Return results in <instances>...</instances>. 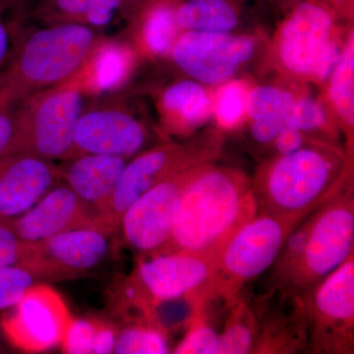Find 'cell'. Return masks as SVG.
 Listing matches in <instances>:
<instances>
[{"instance_id": "cell-1", "label": "cell", "mask_w": 354, "mask_h": 354, "mask_svg": "<svg viewBox=\"0 0 354 354\" xmlns=\"http://www.w3.org/2000/svg\"><path fill=\"white\" fill-rule=\"evenodd\" d=\"M257 214L252 183L243 174L201 165L183 191L171 239L158 253L186 252L216 261Z\"/></svg>"}, {"instance_id": "cell-2", "label": "cell", "mask_w": 354, "mask_h": 354, "mask_svg": "<svg viewBox=\"0 0 354 354\" xmlns=\"http://www.w3.org/2000/svg\"><path fill=\"white\" fill-rule=\"evenodd\" d=\"M353 253L354 197L348 180L288 235L270 268L268 290L304 295Z\"/></svg>"}, {"instance_id": "cell-3", "label": "cell", "mask_w": 354, "mask_h": 354, "mask_svg": "<svg viewBox=\"0 0 354 354\" xmlns=\"http://www.w3.org/2000/svg\"><path fill=\"white\" fill-rule=\"evenodd\" d=\"M102 38L95 28L84 25L21 27L10 58L0 69V104L16 106L28 95L66 82Z\"/></svg>"}, {"instance_id": "cell-4", "label": "cell", "mask_w": 354, "mask_h": 354, "mask_svg": "<svg viewBox=\"0 0 354 354\" xmlns=\"http://www.w3.org/2000/svg\"><path fill=\"white\" fill-rule=\"evenodd\" d=\"M311 212L258 213L221 251L208 283L193 300L192 309H208L218 300L227 304L247 283L269 271L288 235Z\"/></svg>"}, {"instance_id": "cell-5", "label": "cell", "mask_w": 354, "mask_h": 354, "mask_svg": "<svg viewBox=\"0 0 354 354\" xmlns=\"http://www.w3.org/2000/svg\"><path fill=\"white\" fill-rule=\"evenodd\" d=\"M337 158L312 147L281 155L252 184L260 214L311 212L348 180Z\"/></svg>"}, {"instance_id": "cell-6", "label": "cell", "mask_w": 354, "mask_h": 354, "mask_svg": "<svg viewBox=\"0 0 354 354\" xmlns=\"http://www.w3.org/2000/svg\"><path fill=\"white\" fill-rule=\"evenodd\" d=\"M84 97L71 78L18 102L15 153H31L51 162L68 158L74 130L85 108Z\"/></svg>"}, {"instance_id": "cell-7", "label": "cell", "mask_w": 354, "mask_h": 354, "mask_svg": "<svg viewBox=\"0 0 354 354\" xmlns=\"http://www.w3.org/2000/svg\"><path fill=\"white\" fill-rule=\"evenodd\" d=\"M304 297L311 354L354 353V253Z\"/></svg>"}, {"instance_id": "cell-8", "label": "cell", "mask_w": 354, "mask_h": 354, "mask_svg": "<svg viewBox=\"0 0 354 354\" xmlns=\"http://www.w3.org/2000/svg\"><path fill=\"white\" fill-rule=\"evenodd\" d=\"M334 22L324 7L299 4L283 25L279 53L286 69L297 75L326 80L339 62V48L332 39Z\"/></svg>"}, {"instance_id": "cell-9", "label": "cell", "mask_w": 354, "mask_h": 354, "mask_svg": "<svg viewBox=\"0 0 354 354\" xmlns=\"http://www.w3.org/2000/svg\"><path fill=\"white\" fill-rule=\"evenodd\" d=\"M200 165L160 181L123 213L116 232H120L127 248L147 256L160 252L167 245L183 191Z\"/></svg>"}, {"instance_id": "cell-10", "label": "cell", "mask_w": 354, "mask_h": 354, "mask_svg": "<svg viewBox=\"0 0 354 354\" xmlns=\"http://www.w3.org/2000/svg\"><path fill=\"white\" fill-rule=\"evenodd\" d=\"M12 308L0 328L15 348L41 353L62 344L72 317L57 291L48 286L34 285Z\"/></svg>"}, {"instance_id": "cell-11", "label": "cell", "mask_w": 354, "mask_h": 354, "mask_svg": "<svg viewBox=\"0 0 354 354\" xmlns=\"http://www.w3.org/2000/svg\"><path fill=\"white\" fill-rule=\"evenodd\" d=\"M111 234L104 228H77L27 243L23 267L57 281L79 278L108 256Z\"/></svg>"}, {"instance_id": "cell-12", "label": "cell", "mask_w": 354, "mask_h": 354, "mask_svg": "<svg viewBox=\"0 0 354 354\" xmlns=\"http://www.w3.org/2000/svg\"><path fill=\"white\" fill-rule=\"evenodd\" d=\"M255 41L230 32L185 31L172 46L174 64L199 83L220 84L234 75L255 53Z\"/></svg>"}, {"instance_id": "cell-13", "label": "cell", "mask_w": 354, "mask_h": 354, "mask_svg": "<svg viewBox=\"0 0 354 354\" xmlns=\"http://www.w3.org/2000/svg\"><path fill=\"white\" fill-rule=\"evenodd\" d=\"M216 261L186 252L141 256L131 274L153 306L169 300H193L208 283Z\"/></svg>"}, {"instance_id": "cell-14", "label": "cell", "mask_w": 354, "mask_h": 354, "mask_svg": "<svg viewBox=\"0 0 354 354\" xmlns=\"http://www.w3.org/2000/svg\"><path fill=\"white\" fill-rule=\"evenodd\" d=\"M146 141V128L141 121L120 104L104 102L84 108L68 158L100 153L128 160L142 150Z\"/></svg>"}, {"instance_id": "cell-15", "label": "cell", "mask_w": 354, "mask_h": 354, "mask_svg": "<svg viewBox=\"0 0 354 354\" xmlns=\"http://www.w3.org/2000/svg\"><path fill=\"white\" fill-rule=\"evenodd\" d=\"M209 153H199L186 147L165 145L136 156L127 162L118 184L106 220L113 234L123 213L147 191L176 172L203 165Z\"/></svg>"}, {"instance_id": "cell-16", "label": "cell", "mask_w": 354, "mask_h": 354, "mask_svg": "<svg viewBox=\"0 0 354 354\" xmlns=\"http://www.w3.org/2000/svg\"><path fill=\"white\" fill-rule=\"evenodd\" d=\"M2 221L20 241L27 243L41 241L77 228L99 227L109 230L100 216L62 181L24 214Z\"/></svg>"}, {"instance_id": "cell-17", "label": "cell", "mask_w": 354, "mask_h": 354, "mask_svg": "<svg viewBox=\"0 0 354 354\" xmlns=\"http://www.w3.org/2000/svg\"><path fill=\"white\" fill-rule=\"evenodd\" d=\"M57 183L55 162L21 152L0 158V221L22 215Z\"/></svg>"}, {"instance_id": "cell-18", "label": "cell", "mask_w": 354, "mask_h": 354, "mask_svg": "<svg viewBox=\"0 0 354 354\" xmlns=\"http://www.w3.org/2000/svg\"><path fill=\"white\" fill-rule=\"evenodd\" d=\"M254 308L259 320L254 354L305 353L308 337L302 295L267 290Z\"/></svg>"}, {"instance_id": "cell-19", "label": "cell", "mask_w": 354, "mask_h": 354, "mask_svg": "<svg viewBox=\"0 0 354 354\" xmlns=\"http://www.w3.org/2000/svg\"><path fill=\"white\" fill-rule=\"evenodd\" d=\"M127 160L116 156L85 153L65 158L58 165L59 181L71 188L109 230V206Z\"/></svg>"}, {"instance_id": "cell-20", "label": "cell", "mask_w": 354, "mask_h": 354, "mask_svg": "<svg viewBox=\"0 0 354 354\" xmlns=\"http://www.w3.org/2000/svg\"><path fill=\"white\" fill-rule=\"evenodd\" d=\"M134 53L124 41L102 36L85 64L72 77L84 95H102L120 90L129 78Z\"/></svg>"}, {"instance_id": "cell-21", "label": "cell", "mask_w": 354, "mask_h": 354, "mask_svg": "<svg viewBox=\"0 0 354 354\" xmlns=\"http://www.w3.org/2000/svg\"><path fill=\"white\" fill-rule=\"evenodd\" d=\"M140 0H39L34 19L44 25L78 24L97 28L109 25L118 13L129 14Z\"/></svg>"}, {"instance_id": "cell-22", "label": "cell", "mask_w": 354, "mask_h": 354, "mask_svg": "<svg viewBox=\"0 0 354 354\" xmlns=\"http://www.w3.org/2000/svg\"><path fill=\"white\" fill-rule=\"evenodd\" d=\"M139 16V39L143 50L153 57H165L171 53L178 38L174 0H141Z\"/></svg>"}, {"instance_id": "cell-23", "label": "cell", "mask_w": 354, "mask_h": 354, "mask_svg": "<svg viewBox=\"0 0 354 354\" xmlns=\"http://www.w3.org/2000/svg\"><path fill=\"white\" fill-rule=\"evenodd\" d=\"M160 108L165 120L176 131L195 127L209 118L211 100L197 81H181L165 91Z\"/></svg>"}, {"instance_id": "cell-24", "label": "cell", "mask_w": 354, "mask_h": 354, "mask_svg": "<svg viewBox=\"0 0 354 354\" xmlns=\"http://www.w3.org/2000/svg\"><path fill=\"white\" fill-rule=\"evenodd\" d=\"M227 315L218 334V354L253 353L259 335V320L254 306L241 293L225 304Z\"/></svg>"}, {"instance_id": "cell-25", "label": "cell", "mask_w": 354, "mask_h": 354, "mask_svg": "<svg viewBox=\"0 0 354 354\" xmlns=\"http://www.w3.org/2000/svg\"><path fill=\"white\" fill-rule=\"evenodd\" d=\"M176 21L185 31L230 32L239 16L227 0H187L179 4Z\"/></svg>"}, {"instance_id": "cell-26", "label": "cell", "mask_w": 354, "mask_h": 354, "mask_svg": "<svg viewBox=\"0 0 354 354\" xmlns=\"http://www.w3.org/2000/svg\"><path fill=\"white\" fill-rule=\"evenodd\" d=\"M171 353L169 330L155 322L131 323L118 333L114 353L165 354Z\"/></svg>"}, {"instance_id": "cell-27", "label": "cell", "mask_w": 354, "mask_h": 354, "mask_svg": "<svg viewBox=\"0 0 354 354\" xmlns=\"http://www.w3.org/2000/svg\"><path fill=\"white\" fill-rule=\"evenodd\" d=\"M329 95L335 111L342 120L353 127L354 124V39L351 32L344 53L333 71Z\"/></svg>"}, {"instance_id": "cell-28", "label": "cell", "mask_w": 354, "mask_h": 354, "mask_svg": "<svg viewBox=\"0 0 354 354\" xmlns=\"http://www.w3.org/2000/svg\"><path fill=\"white\" fill-rule=\"evenodd\" d=\"M295 95L281 88L262 86L253 88L246 97V113L253 120L281 118L285 120L295 106Z\"/></svg>"}, {"instance_id": "cell-29", "label": "cell", "mask_w": 354, "mask_h": 354, "mask_svg": "<svg viewBox=\"0 0 354 354\" xmlns=\"http://www.w3.org/2000/svg\"><path fill=\"white\" fill-rule=\"evenodd\" d=\"M207 309L192 311L186 322L185 335L174 348L176 354H218V334L211 327Z\"/></svg>"}, {"instance_id": "cell-30", "label": "cell", "mask_w": 354, "mask_h": 354, "mask_svg": "<svg viewBox=\"0 0 354 354\" xmlns=\"http://www.w3.org/2000/svg\"><path fill=\"white\" fill-rule=\"evenodd\" d=\"M38 277L21 266L0 267V311L15 306Z\"/></svg>"}, {"instance_id": "cell-31", "label": "cell", "mask_w": 354, "mask_h": 354, "mask_svg": "<svg viewBox=\"0 0 354 354\" xmlns=\"http://www.w3.org/2000/svg\"><path fill=\"white\" fill-rule=\"evenodd\" d=\"M246 90L239 82L225 83L218 90L216 99V120L221 127H236L246 113Z\"/></svg>"}, {"instance_id": "cell-32", "label": "cell", "mask_w": 354, "mask_h": 354, "mask_svg": "<svg viewBox=\"0 0 354 354\" xmlns=\"http://www.w3.org/2000/svg\"><path fill=\"white\" fill-rule=\"evenodd\" d=\"M327 116L318 102L310 97L297 100L295 106L285 118L286 127L300 132H310L325 127Z\"/></svg>"}, {"instance_id": "cell-33", "label": "cell", "mask_w": 354, "mask_h": 354, "mask_svg": "<svg viewBox=\"0 0 354 354\" xmlns=\"http://www.w3.org/2000/svg\"><path fill=\"white\" fill-rule=\"evenodd\" d=\"M95 319H72L62 341L65 353H92Z\"/></svg>"}, {"instance_id": "cell-34", "label": "cell", "mask_w": 354, "mask_h": 354, "mask_svg": "<svg viewBox=\"0 0 354 354\" xmlns=\"http://www.w3.org/2000/svg\"><path fill=\"white\" fill-rule=\"evenodd\" d=\"M27 251V242L20 241L12 230L0 221V267H23Z\"/></svg>"}, {"instance_id": "cell-35", "label": "cell", "mask_w": 354, "mask_h": 354, "mask_svg": "<svg viewBox=\"0 0 354 354\" xmlns=\"http://www.w3.org/2000/svg\"><path fill=\"white\" fill-rule=\"evenodd\" d=\"M17 138L16 106L0 104V158L15 153Z\"/></svg>"}, {"instance_id": "cell-36", "label": "cell", "mask_w": 354, "mask_h": 354, "mask_svg": "<svg viewBox=\"0 0 354 354\" xmlns=\"http://www.w3.org/2000/svg\"><path fill=\"white\" fill-rule=\"evenodd\" d=\"M8 8L0 3V69L4 66L12 53L16 37L21 28V18L15 17L8 20L6 14Z\"/></svg>"}, {"instance_id": "cell-37", "label": "cell", "mask_w": 354, "mask_h": 354, "mask_svg": "<svg viewBox=\"0 0 354 354\" xmlns=\"http://www.w3.org/2000/svg\"><path fill=\"white\" fill-rule=\"evenodd\" d=\"M118 330L111 324L95 319L94 344L92 353L106 354L114 353Z\"/></svg>"}, {"instance_id": "cell-38", "label": "cell", "mask_w": 354, "mask_h": 354, "mask_svg": "<svg viewBox=\"0 0 354 354\" xmlns=\"http://www.w3.org/2000/svg\"><path fill=\"white\" fill-rule=\"evenodd\" d=\"M283 127H286V123L281 118L253 120L251 134L256 142L267 145L274 142Z\"/></svg>"}, {"instance_id": "cell-39", "label": "cell", "mask_w": 354, "mask_h": 354, "mask_svg": "<svg viewBox=\"0 0 354 354\" xmlns=\"http://www.w3.org/2000/svg\"><path fill=\"white\" fill-rule=\"evenodd\" d=\"M272 143L279 155H288L304 148V136L302 132L286 127L279 131Z\"/></svg>"}, {"instance_id": "cell-40", "label": "cell", "mask_w": 354, "mask_h": 354, "mask_svg": "<svg viewBox=\"0 0 354 354\" xmlns=\"http://www.w3.org/2000/svg\"><path fill=\"white\" fill-rule=\"evenodd\" d=\"M24 0H0V3L6 6L10 11L16 12L19 17H22V6Z\"/></svg>"}, {"instance_id": "cell-41", "label": "cell", "mask_w": 354, "mask_h": 354, "mask_svg": "<svg viewBox=\"0 0 354 354\" xmlns=\"http://www.w3.org/2000/svg\"><path fill=\"white\" fill-rule=\"evenodd\" d=\"M1 328H0V342H1Z\"/></svg>"}]
</instances>
